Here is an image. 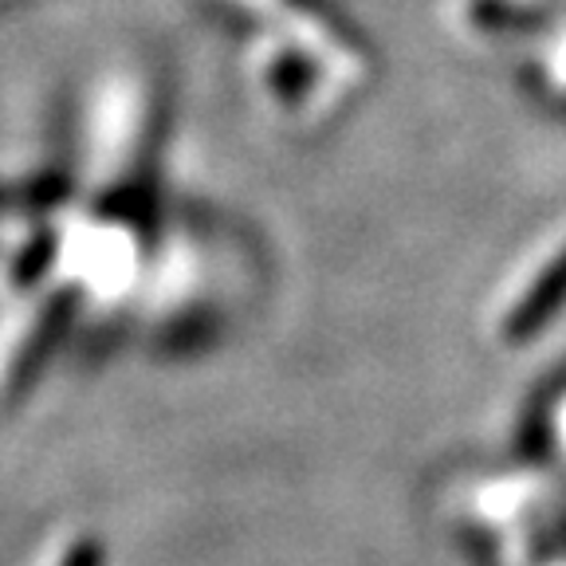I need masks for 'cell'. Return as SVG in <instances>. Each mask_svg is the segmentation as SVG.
Listing matches in <instances>:
<instances>
[{
    "label": "cell",
    "instance_id": "obj_1",
    "mask_svg": "<svg viewBox=\"0 0 566 566\" xmlns=\"http://www.w3.org/2000/svg\"><path fill=\"white\" fill-rule=\"evenodd\" d=\"M566 300V248L543 268V275L527 287V295H520V303L507 315V338H523L531 331H539L551 315L558 311V303Z\"/></svg>",
    "mask_w": 566,
    "mask_h": 566
},
{
    "label": "cell",
    "instance_id": "obj_2",
    "mask_svg": "<svg viewBox=\"0 0 566 566\" xmlns=\"http://www.w3.org/2000/svg\"><path fill=\"white\" fill-rule=\"evenodd\" d=\"M67 566H98V551L80 547V551H75V555L67 558Z\"/></svg>",
    "mask_w": 566,
    "mask_h": 566
}]
</instances>
